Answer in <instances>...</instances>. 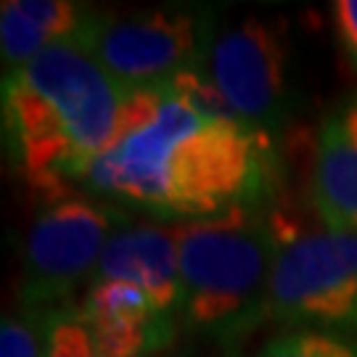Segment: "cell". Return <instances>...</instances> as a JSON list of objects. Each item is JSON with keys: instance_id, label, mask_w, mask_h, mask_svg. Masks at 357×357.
Wrapping results in <instances>:
<instances>
[{"instance_id": "5", "label": "cell", "mask_w": 357, "mask_h": 357, "mask_svg": "<svg viewBox=\"0 0 357 357\" xmlns=\"http://www.w3.org/2000/svg\"><path fill=\"white\" fill-rule=\"evenodd\" d=\"M79 40L130 90L153 88L183 72L206 69L215 43L209 16L188 8H151L122 19L93 16Z\"/></svg>"}, {"instance_id": "14", "label": "cell", "mask_w": 357, "mask_h": 357, "mask_svg": "<svg viewBox=\"0 0 357 357\" xmlns=\"http://www.w3.org/2000/svg\"><path fill=\"white\" fill-rule=\"evenodd\" d=\"M0 357H43V333L29 320L6 315L0 326Z\"/></svg>"}, {"instance_id": "15", "label": "cell", "mask_w": 357, "mask_h": 357, "mask_svg": "<svg viewBox=\"0 0 357 357\" xmlns=\"http://www.w3.org/2000/svg\"><path fill=\"white\" fill-rule=\"evenodd\" d=\"M331 19L342 59L357 72V0H336L331 6Z\"/></svg>"}, {"instance_id": "10", "label": "cell", "mask_w": 357, "mask_h": 357, "mask_svg": "<svg viewBox=\"0 0 357 357\" xmlns=\"http://www.w3.org/2000/svg\"><path fill=\"white\" fill-rule=\"evenodd\" d=\"M310 199L328 230L357 233V96L320 125Z\"/></svg>"}, {"instance_id": "7", "label": "cell", "mask_w": 357, "mask_h": 357, "mask_svg": "<svg viewBox=\"0 0 357 357\" xmlns=\"http://www.w3.org/2000/svg\"><path fill=\"white\" fill-rule=\"evenodd\" d=\"M286 64L289 51L281 29L249 16L212 43L206 75L233 114L268 132L283 116Z\"/></svg>"}, {"instance_id": "4", "label": "cell", "mask_w": 357, "mask_h": 357, "mask_svg": "<svg viewBox=\"0 0 357 357\" xmlns=\"http://www.w3.org/2000/svg\"><path fill=\"white\" fill-rule=\"evenodd\" d=\"M265 320L357 339V233L299 230L283 241Z\"/></svg>"}, {"instance_id": "13", "label": "cell", "mask_w": 357, "mask_h": 357, "mask_svg": "<svg viewBox=\"0 0 357 357\" xmlns=\"http://www.w3.org/2000/svg\"><path fill=\"white\" fill-rule=\"evenodd\" d=\"M257 357H357V339L310 328H291L273 336Z\"/></svg>"}, {"instance_id": "6", "label": "cell", "mask_w": 357, "mask_h": 357, "mask_svg": "<svg viewBox=\"0 0 357 357\" xmlns=\"http://www.w3.org/2000/svg\"><path fill=\"white\" fill-rule=\"evenodd\" d=\"M119 209L88 196H66L45 206L24 243L22 302L29 312L48 315L69 307L119 225Z\"/></svg>"}, {"instance_id": "9", "label": "cell", "mask_w": 357, "mask_h": 357, "mask_svg": "<svg viewBox=\"0 0 357 357\" xmlns=\"http://www.w3.org/2000/svg\"><path fill=\"white\" fill-rule=\"evenodd\" d=\"M93 281H122L151 296L162 312L180 307V249L175 225H122L109 238Z\"/></svg>"}, {"instance_id": "11", "label": "cell", "mask_w": 357, "mask_h": 357, "mask_svg": "<svg viewBox=\"0 0 357 357\" xmlns=\"http://www.w3.org/2000/svg\"><path fill=\"white\" fill-rule=\"evenodd\" d=\"M93 16L72 0H6L0 6L3 72L11 75L53 45L77 40Z\"/></svg>"}, {"instance_id": "8", "label": "cell", "mask_w": 357, "mask_h": 357, "mask_svg": "<svg viewBox=\"0 0 357 357\" xmlns=\"http://www.w3.org/2000/svg\"><path fill=\"white\" fill-rule=\"evenodd\" d=\"M101 357H146L172 336L169 315L122 281H93L77 307Z\"/></svg>"}, {"instance_id": "12", "label": "cell", "mask_w": 357, "mask_h": 357, "mask_svg": "<svg viewBox=\"0 0 357 357\" xmlns=\"http://www.w3.org/2000/svg\"><path fill=\"white\" fill-rule=\"evenodd\" d=\"M43 357H101L77 307L43 315Z\"/></svg>"}, {"instance_id": "3", "label": "cell", "mask_w": 357, "mask_h": 357, "mask_svg": "<svg viewBox=\"0 0 357 357\" xmlns=\"http://www.w3.org/2000/svg\"><path fill=\"white\" fill-rule=\"evenodd\" d=\"M296 228L283 212L236 206L178 222L180 312L193 331L241 336L265 320L270 275Z\"/></svg>"}, {"instance_id": "1", "label": "cell", "mask_w": 357, "mask_h": 357, "mask_svg": "<svg viewBox=\"0 0 357 357\" xmlns=\"http://www.w3.org/2000/svg\"><path fill=\"white\" fill-rule=\"evenodd\" d=\"M275 183L270 135L233 114L202 112L162 85L130 93L116 143L85 188L167 220L262 206Z\"/></svg>"}, {"instance_id": "2", "label": "cell", "mask_w": 357, "mask_h": 357, "mask_svg": "<svg viewBox=\"0 0 357 357\" xmlns=\"http://www.w3.org/2000/svg\"><path fill=\"white\" fill-rule=\"evenodd\" d=\"M130 93L79 38L3 75V135L26 185L48 204L75 196L119 138Z\"/></svg>"}]
</instances>
